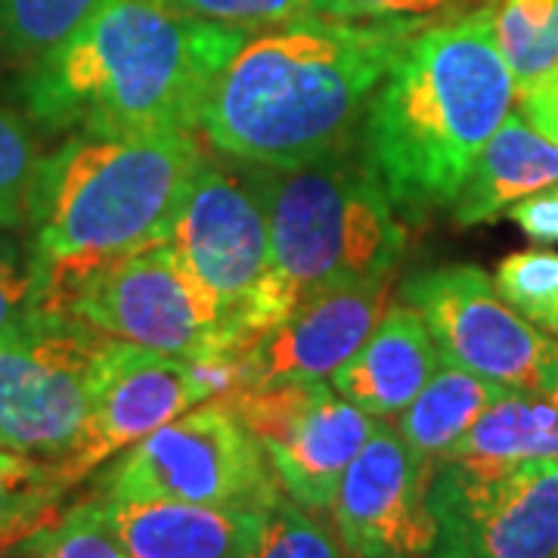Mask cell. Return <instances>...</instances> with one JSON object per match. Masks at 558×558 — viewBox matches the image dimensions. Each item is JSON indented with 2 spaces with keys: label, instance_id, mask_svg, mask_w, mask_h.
<instances>
[{
  "label": "cell",
  "instance_id": "6da1fadb",
  "mask_svg": "<svg viewBox=\"0 0 558 558\" xmlns=\"http://www.w3.org/2000/svg\"><path fill=\"white\" fill-rule=\"evenodd\" d=\"M248 32L193 20L161 0H102L47 57L20 72L22 116L44 134H193Z\"/></svg>",
  "mask_w": 558,
  "mask_h": 558
},
{
  "label": "cell",
  "instance_id": "7a4b0ae2",
  "mask_svg": "<svg viewBox=\"0 0 558 558\" xmlns=\"http://www.w3.org/2000/svg\"><path fill=\"white\" fill-rule=\"evenodd\" d=\"M422 20L301 16L240 47L202 109L208 146L260 168H301L357 140L369 102Z\"/></svg>",
  "mask_w": 558,
  "mask_h": 558
},
{
  "label": "cell",
  "instance_id": "3957f363",
  "mask_svg": "<svg viewBox=\"0 0 558 558\" xmlns=\"http://www.w3.org/2000/svg\"><path fill=\"white\" fill-rule=\"evenodd\" d=\"M515 97L494 7L428 22L410 38L357 131L403 223L418 227L453 208Z\"/></svg>",
  "mask_w": 558,
  "mask_h": 558
},
{
  "label": "cell",
  "instance_id": "277c9868",
  "mask_svg": "<svg viewBox=\"0 0 558 558\" xmlns=\"http://www.w3.org/2000/svg\"><path fill=\"white\" fill-rule=\"evenodd\" d=\"M205 159L193 134H72L40 156L25 220L40 304L87 270L168 240Z\"/></svg>",
  "mask_w": 558,
  "mask_h": 558
},
{
  "label": "cell",
  "instance_id": "5b68a950",
  "mask_svg": "<svg viewBox=\"0 0 558 558\" xmlns=\"http://www.w3.org/2000/svg\"><path fill=\"white\" fill-rule=\"evenodd\" d=\"M252 180L270 227V326L314 295L391 279L407 233L357 140L289 171L252 165Z\"/></svg>",
  "mask_w": 558,
  "mask_h": 558
},
{
  "label": "cell",
  "instance_id": "8992f818",
  "mask_svg": "<svg viewBox=\"0 0 558 558\" xmlns=\"http://www.w3.org/2000/svg\"><path fill=\"white\" fill-rule=\"evenodd\" d=\"M109 336L57 304L0 326V450L60 462L87 428Z\"/></svg>",
  "mask_w": 558,
  "mask_h": 558
},
{
  "label": "cell",
  "instance_id": "52a82bcc",
  "mask_svg": "<svg viewBox=\"0 0 558 558\" xmlns=\"http://www.w3.org/2000/svg\"><path fill=\"white\" fill-rule=\"evenodd\" d=\"M282 494L255 435L223 403L208 400L116 457L102 499H178L227 509H267Z\"/></svg>",
  "mask_w": 558,
  "mask_h": 558
},
{
  "label": "cell",
  "instance_id": "ba28073f",
  "mask_svg": "<svg viewBox=\"0 0 558 558\" xmlns=\"http://www.w3.org/2000/svg\"><path fill=\"white\" fill-rule=\"evenodd\" d=\"M53 304L112 339L168 357L236 354L223 311L168 240L87 270Z\"/></svg>",
  "mask_w": 558,
  "mask_h": 558
},
{
  "label": "cell",
  "instance_id": "9c48e42d",
  "mask_svg": "<svg viewBox=\"0 0 558 558\" xmlns=\"http://www.w3.org/2000/svg\"><path fill=\"white\" fill-rule=\"evenodd\" d=\"M400 301L418 311L444 363L509 391H558V339L537 329L475 264H444L400 282Z\"/></svg>",
  "mask_w": 558,
  "mask_h": 558
},
{
  "label": "cell",
  "instance_id": "30bf717a",
  "mask_svg": "<svg viewBox=\"0 0 558 558\" xmlns=\"http://www.w3.org/2000/svg\"><path fill=\"white\" fill-rule=\"evenodd\" d=\"M168 242L223 311L233 348L258 339L270 326V227L252 171L202 161Z\"/></svg>",
  "mask_w": 558,
  "mask_h": 558
},
{
  "label": "cell",
  "instance_id": "8fae6325",
  "mask_svg": "<svg viewBox=\"0 0 558 558\" xmlns=\"http://www.w3.org/2000/svg\"><path fill=\"white\" fill-rule=\"evenodd\" d=\"M432 558H558V459L435 462Z\"/></svg>",
  "mask_w": 558,
  "mask_h": 558
},
{
  "label": "cell",
  "instance_id": "7c38bea8",
  "mask_svg": "<svg viewBox=\"0 0 558 558\" xmlns=\"http://www.w3.org/2000/svg\"><path fill=\"white\" fill-rule=\"evenodd\" d=\"M223 403L255 435L279 487L311 512L332 509L348 465L379 425L332 381L242 388Z\"/></svg>",
  "mask_w": 558,
  "mask_h": 558
},
{
  "label": "cell",
  "instance_id": "4fadbf2b",
  "mask_svg": "<svg viewBox=\"0 0 558 558\" xmlns=\"http://www.w3.org/2000/svg\"><path fill=\"white\" fill-rule=\"evenodd\" d=\"M208 400L215 398L196 360L168 357L109 336L97 363L87 428L78 447L57 462L62 484L75 487L102 462Z\"/></svg>",
  "mask_w": 558,
  "mask_h": 558
},
{
  "label": "cell",
  "instance_id": "5bb4252c",
  "mask_svg": "<svg viewBox=\"0 0 558 558\" xmlns=\"http://www.w3.org/2000/svg\"><path fill=\"white\" fill-rule=\"evenodd\" d=\"M432 472L435 465L418 459L398 428L379 418L329 509L344 549L354 558H432Z\"/></svg>",
  "mask_w": 558,
  "mask_h": 558
},
{
  "label": "cell",
  "instance_id": "9a60e30c",
  "mask_svg": "<svg viewBox=\"0 0 558 558\" xmlns=\"http://www.w3.org/2000/svg\"><path fill=\"white\" fill-rule=\"evenodd\" d=\"M388 282L348 286L301 301L292 314L240 348L236 369L242 388H267L286 381H326L354 357L381 314L388 311Z\"/></svg>",
  "mask_w": 558,
  "mask_h": 558
},
{
  "label": "cell",
  "instance_id": "2e32d148",
  "mask_svg": "<svg viewBox=\"0 0 558 558\" xmlns=\"http://www.w3.org/2000/svg\"><path fill=\"white\" fill-rule=\"evenodd\" d=\"M131 558H248L264 509H227L178 499H102Z\"/></svg>",
  "mask_w": 558,
  "mask_h": 558
},
{
  "label": "cell",
  "instance_id": "e0dca14e",
  "mask_svg": "<svg viewBox=\"0 0 558 558\" xmlns=\"http://www.w3.org/2000/svg\"><path fill=\"white\" fill-rule=\"evenodd\" d=\"M438 344L410 304L388 307L354 357L332 373V388L373 418L400 416L440 369Z\"/></svg>",
  "mask_w": 558,
  "mask_h": 558
},
{
  "label": "cell",
  "instance_id": "ac0fdd59",
  "mask_svg": "<svg viewBox=\"0 0 558 558\" xmlns=\"http://www.w3.org/2000/svg\"><path fill=\"white\" fill-rule=\"evenodd\" d=\"M553 183H558V143L543 137L521 112H509L481 149L450 211L459 227L490 223Z\"/></svg>",
  "mask_w": 558,
  "mask_h": 558
},
{
  "label": "cell",
  "instance_id": "d6986e66",
  "mask_svg": "<svg viewBox=\"0 0 558 558\" xmlns=\"http://www.w3.org/2000/svg\"><path fill=\"white\" fill-rule=\"evenodd\" d=\"M506 395L509 388H502L497 381H487L459 366L440 363L432 381L398 416V435L418 459L435 465Z\"/></svg>",
  "mask_w": 558,
  "mask_h": 558
},
{
  "label": "cell",
  "instance_id": "ffe728a7",
  "mask_svg": "<svg viewBox=\"0 0 558 558\" xmlns=\"http://www.w3.org/2000/svg\"><path fill=\"white\" fill-rule=\"evenodd\" d=\"M444 459H462L478 465L558 459V391H509Z\"/></svg>",
  "mask_w": 558,
  "mask_h": 558
},
{
  "label": "cell",
  "instance_id": "44dd1931",
  "mask_svg": "<svg viewBox=\"0 0 558 558\" xmlns=\"http://www.w3.org/2000/svg\"><path fill=\"white\" fill-rule=\"evenodd\" d=\"M102 0H0V69H25L60 47Z\"/></svg>",
  "mask_w": 558,
  "mask_h": 558
},
{
  "label": "cell",
  "instance_id": "7402d4cb",
  "mask_svg": "<svg viewBox=\"0 0 558 558\" xmlns=\"http://www.w3.org/2000/svg\"><path fill=\"white\" fill-rule=\"evenodd\" d=\"M65 490L57 462L0 450V549L35 534Z\"/></svg>",
  "mask_w": 558,
  "mask_h": 558
},
{
  "label": "cell",
  "instance_id": "603a6c76",
  "mask_svg": "<svg viewBox=\"0 0 558 558\" xmlns=\"http://www.w3.org/2000/svg\"><path fill=\"white\" fill-rule=\"evenodd\" d=\"M497 40L519 90L537 81L558 65V0H502Z\"/></svg>",
  "mask_w": 558,
  "mask_h": 558
},
{
  "label": "cell",
  "instance_id": "cb8c5ba5",
  "mask_svg": "<svg viewBox=\"0 0 558 558\" xmlns=\"http://www.w3.org/2000/svg\"><path fill=\"white\" fill-rule=\"evenodd\" d=\"M494 282L521 317L558 339V252L546 245L512 252L497 264Z\"/></svg>",
  "mask_w": 558,
  "mask_h": 558
},
{
  "label": "cell",
  "instance_id": "d4e9b609",
  "mask_svg": "<svg viewBox=\"0 0 558 558\" xmlns=\"http://www.w3.org/2000/svg\"><path fill=\"white\" fill-rule=\"evenodd\" d=\"M25 558H131L100 499L78 502L53 524H40L22 543Z\"/></svg>",
  "mask_w": 558,
  "mask_h": 558
},
{
  "label": "cell",
  "instance_id": "484cf974",
  "mask_svg": "<svg viewBox=\"0 0 558 558\" xmlns=\"http://www.w3.org/2000/svg\"><path fill=\"white\" fill-rule=\"evenodd\" d=\"M248 558H344V553L339 537L282 490L264 509L258 539Z\"/></svg>",
  "mask_w": 558,
  "mask_h": 558
},
{
  "label": "cell",
  "instance_id": "4316f807",
  "mask_svg": "<svg viewBox=\"0 0 558 558\" xmlns=\"http://www.w3.org/2000/svg\"><path fill=\"white\" fill-rule=\"evenodd\" d=\"M40 161L35 124L0 102V227H22L28 220V196Z\"/></svg>",
  "mask_w": 558,
  "mask_h": 558
},
{
  "label": "cell",
  "instance_id": "83f0119b",
  "mask_svg": "<svg viewBox=\"0 0 558 558\" xmlns=\"http://www.w3.org/2000/svg\"><path fill=\"white\" fill-rule=\"evenodd\" d=\"M161 3L183 16L242 28L248 35L314 13L311 0H161Z\"/></svg>",
  "mask_w": 558,
  "mask_h": 558
},
{
  "label": "cell",
  "instance_id": "f1b7e54d",
  "mask_svg": "<svg viewBox=\"0 0 558 558\" xmlns=\"http://www.w3.org/2000/svg\"><path fill=\"white\" fill-rule=\"evenodd\" d=\"M317 16L332 20H422L438 22V16L469 7L472 0H311Z\"/></svg>",
  "mask_w": 558,
  "mask_h": 558
},
{
  "label": "cell",
  "instance_id": "f546056e",
  "mask_svg": "<svg viewBox=\"0 0 558 558\" xmlns=\"http://www.w3.org/2000/svg\"><path fill=\"white\" fill-rule=\"evenodd\" d=\"M40 301V277L32 252L22 255L16 245L0 242V326Z\"/></svg>",
  "mask_w": 558,
  "mask_h": 558
},
{
  "label": "cell",
  "instance_id": "4dcf8cb0",
  "mask_svg": "<svg viewBox=\"0 0 558 558\" xmlns=\"http://www.w3.org/2000/svg\"><path fill=\"white\" fill-rule=\"evenodd\" d=\"M506 218L515 220L527 240L539 242V245H556L558 242V183L539 190L527 199L515 202Z\"/></svg>",
  "mask_w": 558,
  "mask_h": 558
},
{
  "label": "cell",
  "instance_id": "1f68e13d",
  "mask_svg": "<svg viewBox=\"0 0 558 558\" xmlns=\"http://www.w3.org/2000/svg\"><path fill=\"white\" fill-rule=\"evenodd\" d=\"M521 116L537 128L543 137L558 143V65L543 72L537 81L519 90Z\"/></svg>",
  "mask_w": 558,
  "mask_h": 558
},
{
  "label": "cell",
  "instance_id": "d6a6232c",
  "mask_svg": "<svg viewBox=\"0 0 558 558\" xmlns=\"http://www.w3.org/2000/svg\"><path fill=\"white\" fill-rule=\"evenodd\" d=\"M351 558H354V556H351Z\"/></svg>",
  "mask_w": 558,
  "mask_h": 558
}]
</instances>
